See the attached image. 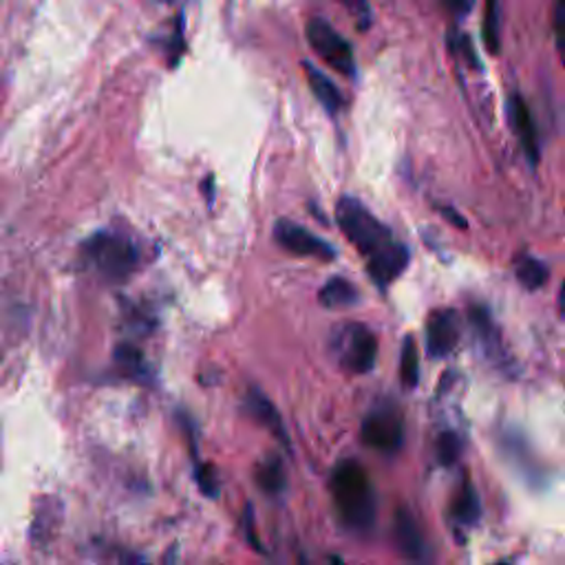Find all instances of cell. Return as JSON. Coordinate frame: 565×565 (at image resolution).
Instances as JSON below:
<instances>
[{"label":"cell","mask_w":565,"mask_h":565,"mask_svg":"<svg viewBox=\"0 0 565 565\" xmlns=\"http://www.w3.org/2000/svg\"><path fill=\"white\" fill-rule=\"evenodd\" d=\"M336 221L343 234L367 259L369 277L380 285H391L409 266V250L393 232L358 199L343 197L336 206Z\"/></svg>","instance_id":"obj_1"},{"label":"cell","mask_w":565,"mask_h":565,"mask_svg":"<svg viewBox=\"0 0 565 565\" xmlns=\"http://www.w3.org/2000/svg\"><path fill=\"white\" fill-rule=\"evenodd\" d=\"M332 498L341 521L356 532L371 530L376 521V493L367 470L354 462H341L332 472Z\"/></svg>","instance_id":"obj_2"},{"label":"cell","mask_w":565,"mask_h":565,"mask_svg":"<svg viewBox=\"0 0 565 565\" xmlns=\"http://www.w3.org/2000/svg\"><path fill=\"white\" fill-rule=\"evenodd\" d=\"M89 266L109 281L128 279L139 266L135 241L120 232H98L85 244Z\"/></svg>","instance_id":"obj_3"},{"label":"cell","mask_w":565,"mask_h":565,"mask_svg":"<svg viewBox=\"0 0 565 565\" xmlns=\"http://www.w3.org/2000/svg\"><path fill=\"white\" fill-rule=\"evenodd\" d=\"M332 349L339 358V365L356 376L369 373L376 367L378 358V341L373 332L360 322H347L334 334Z\"/></svg>","instance_id":"obj_4"},{"label":"cell","mask_w":565,"mask_h":565,"mask_svg":"<svg viewBox=\"0 0 565 565\" xmlns=\"http://www.w3.org/2000/svg\"><path fill=\"white\" fill-rule=\"evenodd\" d=\"M307 40L311 49L326 60L334 71L343 75H354L356 60L352 45L332 27L330 21L314 16L307 23Z\"/></svg>","instance_id":"obj_5"},{"label":"cell","mask_w":565,"mask_h":565,"mask_svg":"<svg viewBox=\"0 0 565 565\" xmlns=\"http://www.w3.org/2000/svg\"><path fill=\"white\" fill-rule=\"evenodd\" d=\"M363 442L378 453H395L405 442V422L393 405H378L363 420Z\"/></svg>","instance_id":"obj_6"},{"label":"cell","mask_w":565,"mask_h":565,"mask_svg":"<svg viewBox=\"0 0 565 565\" xmlns=\"http://www.w3.org/2000/svg\"><path fill=\"white\" fill-rule=\"evenodd\" d=\"M274 238L279 241L281 248H285L287 253L298 255V257H314L320 261H332L336 257V250L328 244V241H322L320 236H316L300 223H294L287 219H281L277 223Z\"/></svg>","instance_id":"obj_7"},{"label":"cell","mask_w":565,"mask_h":565,"mask_svg":"<svg viewBox=\"0 0 565 565\" xmlns=\"http://www.w3.org/2000/svg\"><path fill=\"white\" fill-rule=\"evenodd\" d=\"M459 343V318L453 309H438L427 322V349L433 358L449 356Z\"/></svg>","instance_id":"obj_8"},{"label":"cell","mask_w":565,"mask_h":565,"mask_svg":"<svg viewBox=\"0 0 565 565\" xmlns=\"http://www.w3.org/2000/svg\"><path fill=\"white\" fill-rule=\"evenodd\" d=\"M393 530H395V543H397L402 556L414 561V563H425V561L429 558L427 539H425V535H422V530H420L416 517H414L409 511L400 508V511L395 513V526H393Z\"/></svg>","instance_id":"obj_9"},{"label":"cell","mask_w":565,"mask_h":565,"mask_svg":"<svg viewBox=\"0 0 565 565\" xmlns=\"http://www.w3.org/2000/svg\"><path fill=\"white\" fill-rule=\"evenodd\" d=\"M511 122H513V131L519 137L526 157L537 164L539 161V135H537V126L532 120V113L528 109V105L524 102L521 96H513L511 98Z\"/></svg>","instance_id":"obj_10"},{"label":"cell","mask_w":565,"mask_h":565,"mask_svg":"<svg viewBox=\"0 0 565 565\" xmlns=\"http://www.w3.org/2000/svg\"><path fill=\"white\" fill-rule=\"evenodd\" d=\"M468 316H470V328L475 332L477 343L481 345L483 352H487L489 358H493L498 363L504 356V349H502V341H500V334H498V328H495L491 314L483 307H470Z\"/></svg>","instance_id":"obj_11"},{"label":"cell","mask_w":565,"mask_h":565,"mask_svg":"<svg viewBox=\"0 0 565 565\" xmlns=\"http://www.w3.org/2000/svg\"><path fill=\"white\" fill-rule=\"evenodd\" d=\"M303 69H305L309 89L314 91L316 100H318L322 107H326L328 113L336 115V113L343 109V105H345V100H343L339 87L332 83V79H330L326 73L318 71L314 64L303 62Z\"/></svg>","instance_id":"obj_12"},{"label":"cell","mask_w":565,"mask_h":565,"mask_svg":"<svg viewBox=\"0 0 565 565\" xmlns=\"http://www.w3.org/2000/svg\"><path fill=\"white\" fill-rule=\"evenodd\" d=\"M248 409H250V414L255 416V420H257L259 425H263L272 435H277V438L281 440V444L287 446V435H285L281 416H279V412L274 409L272 402H270L259 389H253V391H250V395H248Z\"/></svg>","instance_id":"obj_13"},{"label":"cell","mask_w":565,"mask_h":565,"mask_svg":"<svg viewBox=\"0 0 565 565\" xmlns=\"http://www.w3.org/2000/svg\"><path fill=\"white\" fill-rule=\"evenodd\" d=\"M360 294L358 290L354 287L352 281L343 279V277H334L330 279L326 285L320 287L318 292V300L322 307L328 309H347V307H354L358 303Z\"/></svg>","instance_id":"obj_14"},{"label":"cell","mask_w":565,"mask_h":565,"mask_svg":"<svg viewBox=\"0 0 565 565\" xmlns=\"http://www.w3.org/2000/svg\"><path fill=\"white\" fill-rule=\"evenodd\" d=\"M479 513H481V508H479V495H477V491L472 489V483L466 479L464 487L459 489V493H457V498H455L453 517H455L459 524H464V526H472V524H477Z\"/></svg>","instance_id":"obj_15"},{"label":"cell","mask_w":565,"mask_h":565,"mask_svg":"<svg viewBox=\"0 0 565 565\" xmlns=\"http://www.w3.org/2000/svg\"><path fill=\"white\" fill-rule=\"evenodd\" d=\"M400 378L402 384L407 389H416L420 380V358H418V347L414 336H407L402 343V356H400Z\"/></svg>","instance_id":"obj_16"},{"label":"cell","mask_w":565,"mask_h":565,"mask_svg":"<svg viewBox=\"0 0 565 565\" xmlns=\"http://www.w3.org/2000/svg\"><path fill=\"white\" fill-rule=\"evenodd\" d=\"M515 274H517L519 283H521L526 290H539V287L548 281V277H550L548 268H545L541 261H537L535 257H521V259H517V263H515Z\"/></svg>","instance_id":"obj_17"},{"label":"cell","mask_w":565,"mask_h":565,"mask_svg":"<svg viewBox=\"0 0 565 565\" xmlns=\"http://www.w3.org/2000/svg\"><path fill=\"white\" fill-rule=\"evenodd\" d=\"M257 481L259 487L270 493V495H279L283 489H285V470H283V464L272 457L268 462H263L259 468H257Z\"/></svg>","instance_id":"obj_18"},{"label":"cell","mask_w":565,"mask_h":565,"mask_svg":"<svg viewBox=\"0 0 565 565\" xmlns=\"http://www.w3.org/2000/svg\"><path fill=\"white\" fill-rule=\"evenodd\" d=\"M115 360H118V367L122 373L131 376V378H139V376H146V365L139 356L137 349L133 347H120L115 352Z\"/></svg>","instance_id":"obj_19"},{"label":"cell","mask_w":565,"mask_h":565,"mask_svg":"<svg viewBox=\"0 0 565 565\" xmlns=\"http://www.w3.org/2000/svg\"><path fill=\"white\" fill-rule=\"evenodd\" d=\"M459 453H462V440L457 433L453 431H444L440 438H438V459L444 464V466H453L457 459H459Z\"/></svg>","instance_id":"obj_20"},{"label":"cell","mask_w":565,"mask_h":565,"mask_svg":"<svg viewBox=\"0 0 565 565\" xmlns=\"http://www.w3.org/2000/svg\"><path fill=\"white\" fill-rule=\"evenodd\" d=\"M483 42L498 53L500 51V5L491 3L487 8V19H483Z\"/></svg>","instance_id":"obj_21"},{"label":"cell","mask_w":565,"mask_h":565,"mask_svg":"<svg viewBox=\"0 0 565 565\" xmlns=\"http://www.w3.org/2000/svg\"><path fill=\"white\" fill-rule=\"evenodd\" d=\"M51 519H58V513H56V506L53 504H47L45 506V515H36V521H34V528H32V537L34 541H51L53 537V530L58 524H51Z\"/></svg>","instance_id":"obj_22"},{"label":"cell","mask_w":565,"mask_h":565,"mask_svg":"<svg viewBox=\"0 0 565 565\" xmlns=\"http://www.w3.org/2000/svg\"><path fill=\"white\" fill-rule=\"evenodd\" d=\"M552 27H554V40H556V49L561 56V62L565 64V0L554 8V16H552Z\"/></svg>","instance_id":"obj_23"},{"label":"cell","mask_w":565,"mask_h":565,"mask_svg":"<svg viewBox=\"0 0 565 565\" xmlns=\"http://www.w3.org/2000/svg\"><path fill=\"white\" fill-rule=\"evenodd\" d=\"M197 475H199V487H201V491H204L208 498H214V495H217V477L212 475L210 466H201V468L197 470Z\"/></svg>","instance_id":"obj_24"},{"label":"cell","mask_w":565,"mask_h":565,"mask_svg":"<svg viewBox=\"0 0 565 565\" xmlns=\"http://www.w3.org/2000/svg\"><path fill=\"white\" fill-rule=\"evenodd\" d=\"M244 528H246V537H248L250 545H253L255 550H261L259 535H257V521H255V515H253V508H250V506L246 508V515H244Z\"/></svg>","instance_id":"obj_25"},{"label":"cell","mask_w":565,"mask_h":565,"mask_svg":"<svg viewBox=\"0 0 565 565\" xmlns=\"http://www.w3.org/2000/svg\"><path fill=\"white\" fill-rule=\"evenodd\" d=\"M440 214H444L455 228H462V230H466V221L455 212V210H451V208H440Z\"/></svg>","instance_id":"obj_26"},{"label":"cell","mask_w":565,"mask_h":565,"mask_svg":"<svg viewBox=\"0 0 565 565\" xmlns=\"http://www.w3.org/2000/svg\"><path fill=\"white\" fill-rule=\"evenodd\" d=\"M558 314H561V318H565V281H563L561 292H558Z\"/></svg>","instance_id":"obj_27"},{"label":"cell","mask_w":565,"mask_h":565,"mask_svg":"<svg viewBox=\"0 0 565 565\" xmlns=\"http://www.w3.org/2000/svg\"><path fill=\"white\" fill-rule=\"evenodd\" d=\"M334 565H345V563H341L339 558H334Z\"/></svg>","instance_id":"obj_28"},{"label":"cell","mask_w":565,"mask_h":565,"mask_svg":"<svg viewBox=\"0 0 565 565\" xmlns=\"http://www.w3.org/2000/svg\"><path fill=\"white\" fill-rule=\"evenodd\" d=\"M498 565H511V563H498Z\"/></svg>","instance_id":"obj_29"},{"label":"cell","mask_w":565,"mask_h":565,"mask_svg":"<svg viewBox=\"0 0 565 565\" xmlns=\"http://www.w3.org/2000/svg\"><path fill=\"white\" fill-rule=\"evenodd\" d=\"M303 565H305V563H303Z\"/></svg>","instance_id":"obj_30"}]
</instances>
